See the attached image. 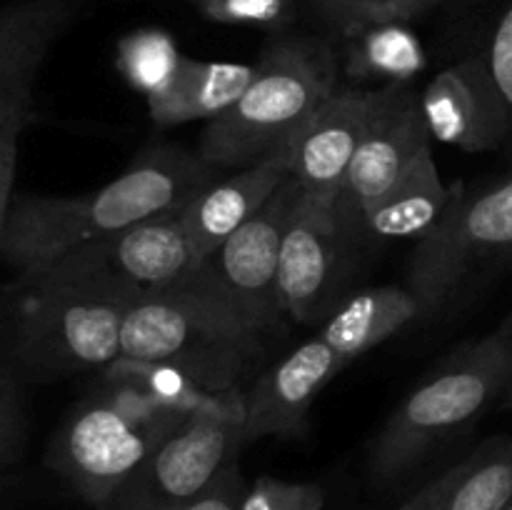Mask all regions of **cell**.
Returning a JSON list of instances; mask_svg holds the SVG:
<instances>
[{
    "label": "cell",
    "mask_w": 512,
    "mask_h": 510,
    "mask_svg": "<svg viewBox=\"0 0 512 510\" xmlns=\"http://www.w3.org/2000/svg\"><path fill=\"white\" fill-rule=\"evenodd\" d=\"M245 495V480L240 473V463L233 460L223 468V473L210 483V488L205 490L200 498H195L193 503L185 510H240Z\"/></svg>",
    "instance_id": "obj_29"
},
{
    "label": "cell",
    "mask_w": 512,
    "mask_h": 510,
    "mask_svg": "<svg viewBox=\"0 0 512 510\" xmlns=\"http://www.w3.org/2000/svg\"><path fill=\"white\" fill-rule=\"evenodd\" d=\"M370 90L340 85L288 143L290 175L308 198L343 203L348 170L363 140Z\"/></svg>",
    "instance_id": "obj_13"
},
{
    "label": "cell",
    "mask_w": 512,
    "mask_h": 510,
    "mask_svg": "<svg viewBox=\"0 0 512 510\" xmlns=\"http://www.w3.org/2000/svg\"><path fill=\"white\" fill-rule=\"evenodd\" d=\"M28 440L23 395L18 385V365L10 353L8 335L0 325V468L18 463Z\"/></svg>",
    "instance_id": "obj_26"
},
{
    "label": "cell",
    "mask_w": 512,
    "mask_h": 510,
    "mask_svg": "<svg viewBox=\"0 0 512 510\" xmlns=\"http://www.w3.org/2000/svg\"><path fill=\"white\" fill-rule=\"evenodd\" d=\"M430 138L465 153L508 148V118L490 83L488 70L475 55L465 53L440 70L420 93Z\"/></svg>",
    "instance_id": "obj_14"
},
{
    "label": "cell",
    "mask_w": 512,
    "mask_h": 510,
    "mask_svg": "<svg viewBox=\"0 0 512 510\" xmlns=\"http://www.w3.org/2000/svg\"><path fill=\"white\" fill-rule=\"evenodd\" d=\"M263 338L200 263L178 283L128 305L123 358L173 365L203 388L225 393L258 368Z\"/></svg>",
    "instance_id": "obj_2"
},
{
    "label": "cell",
    "mask_w": 512,
    "mask_h": 510,
    "mask_svg": "<svg viewBox=\"0 0 512 510\" xmlns=\"http://www.w3.org/2000/svg\"><path fill=\"white\" fill-rule=\"evenodd\" d=\"M503 405H505V408H510V410H512V370H510L508 385H505V393H503Z\"/></svg>",
    "instance_id": "obj_31"
},
{
    "label": "cell",
    "mask_w": 512,
    "mask_h": 510,
    "mask_svg": "<svg viewBox=\"0 0 512 510\" xmlns=\"http://www.w3.org/2000/svg\"><path fill=\"white\" fill-rule=\"evenodd\" d=\"M243 425L193 418L180 425L100 510H185L243 450Z\"/></svg>",
    "instance_id": "obj_9"
},
{
    "label": "cell",
    "mask_w": 512,
    "mask_h": 510,
    "mask_svg": "<svg viewBox=\"0 0 512 510\" xmlns=\"http://www.w3.org/2000/svg\"><path fill=\"white\" fill-rule=\"evenodd\" d=\"M510 370L512 315L498 330L455 350L400 400L370 450V475L393 483L423 465L503 398Z\"/></svg>",
    "instance_id": "obj_4"
},
{
    "label": "cell",
    "mask_w": 512,
    "mask_h": 510,
    "mask_svg": "<svg viewBox=\"0 0 512 510\" xmlns=\"http://www.w3.org/2000/svg\"><path fill=\"white\" fill-rule=\"evenodd\" d=\"M255 65L215 63L185 55L173 83L163 93L148 98V113L160 128L220 118L228 113L253 78Z\"/></svg>",
    "instance_id": "obj_19"
},
{
    "label": "cell",
    "mask_w": 512,
    "mask_h": 510,
    "mask_svg": "<svg viewBox=\"0 0 512 510\" xmlns=\"http://www.w3.org/2000/svg\"><path fill=\"white\" fill-rule=\"evenodd\" d=\"M512 500V435H495L410 495L398 510H505Z\"/></svg>",
    "instance_id": "obj_18"
},
{
    "label": "cell",
    "mask_w": 512,
    "mask_h": 510,
    "mask_svg": "<svg viewBox=\"0 0 512 510\" xmlns=\"http://www.w3.org/2000/svg\"><path fill=\"white\" fill-rule=\"evenodd\" d=\"M423 318L420 300L410 288L378 285L345 300L320 328V338L345 360L360 358L375 345L398 335L413 320Z\"/></svg>",
    "instance_id": "obj_21"
},
{
    "label": "cell",
    "mask_w": 512,
    "mask_h": 510,
    "mask_svg": "<svg viewBox=\"0 0 512 510\" xmlns=\"http://www.w3.org/2000/svg\"><path fill=\"white\" fill-rule=\"evenodd\" d=\"M288 178V150H280L258 163L230 170V175H220L208 188L200 190L180 213L198 258L205 260L213 255L240 225L248 223L273 198L275 190Z\"/></svg>",
    "instance_id": "obj_17"
},
{
    "label": "cell",
    "mask_w": 512,
    "mask_h": 510,
    "mask_svg": "<svg viewBox=\"0 0 512 510\" xmlns=\"http://www.w3.org/2000/svg\"><path fill=\"white\" fill-rule=\"evenodd\" d=\"M223 173L198 150L153 145L93 193L15 200L0 255L18 270V278L35 275L80 245L118 235L143 220L183 213Z\"/></svg>",
    "instance_id": "obj_1"
},
{
    "label": "cell",
    "mask_w": 512,
    "mask_h": 510,
    "mask_svg": "<svg viewBox=\"0 0 512 510\" xmlns=\"http://www.w3.org/2000/svg\"><path fill=\"white\" fill-rule=\"evenodd\" d=\"M193 5L223 25L285 30L295 20V0H195Z\"/></svg>",
    "instance_id": "obj_28"
},
{
    "label": "cell",
    "mask_w": 512,
    "mask_h": 510,
    "mask_svg": "<svg viewBox=\"0 0 512 510\" xmlns=\"http://www.w3.org/2000/svg\"><path fill=\"white\" fill-rule=\"evenodd\" d=\"M125 310L95 290L15 280L5 328L15 365L38 378L108 368L123 358Z\"/></svg>",
    "instance_id": "obj_5"
},
{
    "label": "cell",
    "mask_w": 512,
    "mask_h": 510,
    "mask_svg": "<svg viewBox=\"0 0 512 510\" xmlns=\"http://www.w3.org/2000/svg\"><path fill=\"white\" fill-rule=\"evenodd\" d=\"M463 185V180L445 185L433 150H425L393 190L360 220L380 240H420L443 220Z\"/></svg>",
    "instance_id": "obj_20"
},
{
    "label": "cell",
    "mask_w": 512,
    "mask_h": 510,
    "mask_svg": "<svg viewBox=\"0 0 512 510\" xmlns=\"http://www.w3.org/2000/svg\"><path fill=\"white\" fill-rule=\"evenodd\" d=\"M15 165H18V135L0 138V248H3L8 215L13 208Z\"/></svg>",
    "instance_id": "obj_30"
},
{
    "label": "cell",
    "mask_w": 512,
    "mask_h": 510,
    "mask_svg": "<svg viewBox=\"0 0 512 510\" xmlns=\"http://www.w3.org/2000/svg\"><path fill=\"white\" fill-rule=\"evenodd\" d=\"M300 198L303 188L290 175L248 223L203 260L260 335L278 333L288 318L280 298V250Z\"/></svg>",
    "instance_id": "obj_10"
},
{
    "label": "cell",
    "mask_w": 512,
    "mask_h": 510,
    "mask_svg": "<svg viewBox=\"0 0 512 510\" xmlns=\"http://www.w3.org/2000/svg\"><path fill=\"white\" fill-rule=\"evenodd\" d=\"M188 3H195V0H188Z\"/></svg>",
    "instance_id": "obj_34"
},
{
    "label": "cell",
    "mask_w": 512,
    "mask_h": 510,
    "mask_svg": "<svg viewBox=\"0 0 512 510\" xmlns=\"http://www.w3.org/2000/svg\"><path fill=\"white\" fill-rule=\"evenodd\" d=\"M420 93L413 83H395L370 90V110L363 140L348 170L343 203L363 218L430 150Z\"/></svg>",
    "instance_id": "obj_11"
},
{
    "label": "cell",
    "mask_w": 512,
    "mask_h": 510,
    "mask_svg": "<svg viewBox=\"0 0 512 510\" xmlns=\"http://www.w3.org/2000/svg\"><path fill=\"white\" fill-rule=\"evenodd\" d=\"M75 15V0H20L0 10V138L30 120L40 65Z\"/></svg>",
    "instance_id": "obj_15"
},
{
    "label": "cell",
    "mask_w": 512,
    "mask_h": 510,
    "mask_svg": "<svg viewBox=\"0 0 512 510\" xmlns=\"http://www.w3.org/2000/svg\"><path fill=\"white\" fill-rule=\"evenodd\" d=\"M338 88V58L328 40L278 33L260 53L238 103L205 125L198 153L218 170L270 158L288 148Z\"/></svg>",
    "instance_id": "obj_3"
},
{
    "label": "cell",
    "mask_w": 512,
    "mask_h": 510,
    "mask_svg": "<svg viewBox=\"0 0 512 510\" xmlns=\"http://www.w3.org/2000/svg\"><path fill=\"white\" fill-rule=\"evenodd\" d=\"M160 443L165 440L140 428L98 393L65 418L45 460L85 503L100 510Z\"/></svg>",
    "instance_id": "obj_8"
},
{
    "label": "cell",
    "mask_w": 512,
    "mask_h": 510,
    "mask_svg": "<svg viewBox=\"0 0 512 510\" xmlns=\"http://www.w3.org/2000/svg\"><path fill=\"white\" fill-rule=\"evenodd\" d=\"M325 488L305 480H283L275 475H258L245 485L240 510H323Z\"/></svg>",
    "instance_id": "obj_27"
},
{
    "label": "cell",
    "mask_w": 512,
    "mask_h": 510,
    "mask_svg": "<svg viewBox=\"0 0 512 510\" xmlns=\"http://www.w3.org/2000/svg\"><path fill=\"white\" fill-rule=\"evenodd\" d=\"M512 260V173L485 188H463L428 235L415 243L408 288L423 315L453 305L485 268Z\"/></svg>",
    "instance_id": "obj_6"
},
{
    "label": "cell",
    "mask_w": 512,
    "mask_h": 510,
    "mask_svg": "<svg viewBox=\"0 0 512 510\" xmlns=\"http://www.w3.org/2000/svg\"><path fill=\"white\" fill-rule=\"evenodd\" d=\"M183 58L173 35L160 28H140L120 40L115 65L130 88L148 100L173 83Z\"/></svg>",
    "instance_id": "obj_23"
},
{
    "label": "cell",
    "mask_w": 512,
    "mask_h": 510,
    "mask_svg": "<svg viewBox=\"0 0 512 510\" xmlns=\"http://www.w3.org/2000/svg\"><path fill=\"white\" fill-rule=\"evenodd\" d=\"M445 0H310L315 18L333 35L348 40L380 23H408Z\"/></svg>",
    "instance_id": "obj_24"
},
{
    "label": "cell",
    "mask_w": 512,
    "mask_h": 510,
    "mask_svg": "<svg viewBox=\"0 0 512 510\" xmlns=\"http://www.w3.org/2000/svg\"><path fill=\"white\" fill-rule=\"evenodd\" d=\"M345 73L353 83H413L428 65L423 43L408 23H380L350 35Z\"/></svg>",
    "instance_id": "obj_22"
},
{
    "label": "cell",
    "mask_w": 512,
    "mask_h": 510,
    "mask_svg": "<svg viewBox=\"0 0 512 510\" xmlns=\"http://www.w3.org/2000/svg\"><path fill=\"white\" fill-rule=\"evenodd\" d=\"M488 18H485L483 28L475 35L473 48L468 55L483 63L488 70L490 83H493L495 93H498L500 103H503L505 118H508L510 138L512 143V0H490Z\"/></svg>",
    "instance_id": "obj_25"
},
{
    "label": "cell",
    "mask_w": 512,
    "mask_h": 510,
    "mask_svg": "<svg viewBox=\"0 0 512 510\" xmlns=\"http://www.w3.org/2000/svg\"><path fill=\"white\" fill-rule=\"evenodd\" d=\"M508 148H510V153H512V143H510V145H508Z\"/></svg>",
    "instance_id": "obj_33"
},
{
    "label": "cell",
    "mask_w": 512,
    "mask_h": 510,
    "mask_svg": "<svg viewBox=\"0 0 512 510\" xmlns=\"http://www.w3.org/2000/svg\"><path fill=\"white\" fill-rule=\"evenodd\" d=\"M200 263L178 213L143 220L118 235L80 245L40 273L18 280L73 285L130 305L178 283Z\"/></svg>",
    "instance_id": "obj_7"
},
{
    "label": "cell",
    "mask_w": 512,
    "mask_h": 510,
    "mask_svg": "<svg viewBox=\"0 0 512 510\" xmlns=\"http://www.w3.org/2000/svg\"><path fill=\"white\" fill-rule=\"evenodd\" d=\"M343 205L320 203L303 193L280 250V298L298 323L315 318L333 285L343 235Z\"/></svg>",
    "instance_id": "obj_16"
},
{
    "label": "cell",
    "mask_w": 512,
    "mask_h": 510,
    "mask_svg": "<svg viewBox=\"0 0 512 510\" xmlns=\"http://www.w3.org/2000/svg\"><path fill=\"white\" fill-rule=\"evenodd\" d=\"M505 510H512V500H510V503H508V508H505Z\"/></svg>",
    "instance_id": "obj_32"
},
{
    "label": "cell",
    "mask_w": 512,
    "mask_h": 510,
    "mask_svg": "<svg viewBox=\"0 0 512 510\" xmlns=\"http://www.w3.org/2000/svg\"><path fill=\"white\" fill-rule=\"evenodd\" d=\"M343 368L345 360L315 335L260 373L245 393V443L258 438H303L310 408Z\"/></svg>",
    "instance_id": "obj_12"
}]
</instances>
